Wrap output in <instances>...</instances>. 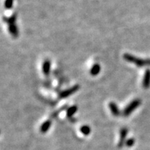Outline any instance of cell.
I'll return each instance as SVG.
<instances>
[{
  "instance_id": "obj_1",
  "label": "cell",
  "mask_w": 150,
  "mask_h": 150,
  "mask_svg": "<svg viewBox=\"0 0 150 150\" xmlns=\"http://www.w3.org/2000/svg\"><path fill=\"white\" fill-rule=\"evenodd\" d=\"M124 59L128 62L134 63L139 68H142L144 65H149V59L143 60L135 57V56L131 55L129 54H125L124 55Z\"/></svg>"
},
{
  "instance_id": "obj_4",
  "label": "cell",
  "mask_w": 150,
  "mask_h": 150,
  "mask_svg": "<svg viewBox=\"0 0 150 150\" xmlns=\"http://www.w3.org/2000/svg\"><path fill=\"white\" fill-rule=\"evenodd\" d=\"M142 86L144 88H148L150 86V70H146L144 75V79L142 81Z\"/></svg>"
},
{
  "instance_id": "obj_11",
  "label": "cell",
  "mask_w": 150,
  "mask_h": 150,
  "mask_svg": "<svg viewBox=\"0 0 150 150\" xmlns=\"http://www.w3.org/2000/svg\"><path fill=\"white\" fill-rule=\"evenodd\" d=\"M76 111H77V107L72 106L69 109V110L68 111V114L69 115H72V114L75 113L76 112Z\"/></svg>"
},
{
  "instance_id": "obj_3",
  "label": "cell",
  "mask_w": 150,
  "mask_h": 150,
  "mask_svg": "<svg viewBox=\"0 0 150 150\" xmlns=\"http://www.w3.org/2000/svg\"><path fill=\"white\" fill-rule=\"evenodd\" d=\"M79 86L78 85H76L73 87L69 88L68 90H65V91L61 92L59 95V98H65V97H68L70 96V95L74 94V93H76L77 91L79 90Z\"/></svg>"
},
{
  "instance_id": "obj_2",
  "label": "cell",
  "mask_w": 150,
  "mask_h": 150,
  "mask_svg": "<svg viewBox=\"0 0 150 150\" xmlns=\"http://www.w3.org/2000/svg\"><path fill=\"white\" fill-rule=\"evenodd\" d=\"M140 103H141L140 100H138V99L137 100H133V102H131V103L129 104V105L127 106V107L125 109L124 112L125 115H129L132 112V111H133V110H135V109L140 104Z\"/></svg>"
},
{
  "instance_id": "obj_6",
  "label": "cell",
  "mask_w": 150,
  "mask_h": 150,
  "mask_svg": "<svg viewBox=\"0 0 150 150\" xmlns=\"http://www.w3.org/2000/svg\"><path fill=\"white\" fill-rule=\"evenodd\" d=\"M51 71V62L49 60H46L44 61L43 64V74L46 76H48L50 74Z\"/></svg>"
},
{
  "instance_id": "obj_9",
  "label": "cell",
  "mask_w": 150,
  "mask_h": 150,
  "mask_svg": "<svg viewBox=\"0 0 150 150\" xmlns=\"http://www.w3.org/2000/svg\"><path fill=\"white\" fill-rule=\"evenodd\" d=\"M109 106H110V109H111V111L113 112V113L114 115H118L119 114V110H118V108L117 107V106L113 102H111L109 104Z\"/></svg>"
},
{
  "instance_id": "obj_8",
  "label": "cell",
  "mask_w": 150,
  "mask_h": 150,
  "mask_svg": "<svg viewBox=\"0 0 150 150\" xmlns=\"http://www.w3.org/2000/svg\"><path fill=\"white\" fill-rule=\"evenodd\" d=\"M100 70H101V67L99 64H95L92 67L91 70V74L93 76H96L100 73Z\"/></svg>"
},
{
  "instance_id": "obj_10",
  "label": "cell",
  "mask_w": 150,
  "mask_h": 150,
  "mask_svg": "<svg viewBox=\"0 0 150 150\" xmlns=\"http://www.w3.org/2000/svg\"><path fill=\"white\" fill-rule=\"evenodd\" d=\"M14 0H5L4 7L6 9H11L13 6Z\"/></svg>"
},
{
  "instance_id": "obj_5",
  "label": "cell",
  "mask_w": 150,
  "mask_h": 150,
  "mask_svg": "<svg viewBox=\"0 0 150 150\" xmlns=\"http://www.w3.org/2000/svg\"><path fill=\"white\" fill-rule=\"evenodd\" d=\"M8 31L10 34L12 35L13 37L15 38H17L19 36V31H18V28L16 26L15 24H11L8 25Z\"/></svg>"
},
{
  "instance_id": "obj_7",
  "label": "cell",
  "mask_w": 150,
  "mask_h": 150,
  "mask_svg": "<svg viewBox=\"0 0 150 150\" xmlns=\"http://www.w3.org/2000/svg\"><path fill=\"white\" fill-rule=\"evenodd\" d=\"M3 20L5 22H6L8 25L11 24H15V21L17 20V15L15 13H14L13 15H12L11 16L9 17H3Z\"/></svg>"
}]
</instances>
